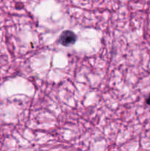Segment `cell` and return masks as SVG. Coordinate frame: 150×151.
Instances as JSON below:
<instances>
[{"instance_id": "6da1fadb", "label": "cell", "mask_w": 150, "mask_h": 151, "mask_svg": "<svg viewBox=\"0 0 150 151\" xmlns=\"http://www.w3.org/2000/svg\"><path fill=\"white\" fill-rule=\"evenodd\" d=\"M76 36L71 31H64L59 38V42L63 46L72 45L75 43Z\"/></svg>"}, {"instance_id": "7a4b0ae2", "label": "cell", "mask_w": 150, "mask_h": 151, "mask_svg": "<svg viewBox=\"0 0 150 151\" xmlns=\"http://www.w3.org/2000/svg\"><path fill=\"white\" fill-rule=\"evenodd\" d=\"M146 103H147V104L149 105V106H150V95L149 96L148 98L146 99Z\"/></svg>"}]
</instances>
